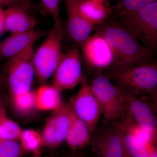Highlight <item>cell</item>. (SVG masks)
Instances as JSON below:
<instances>
[{
    "mask_svg": "<svg viewBox=\"0 0 157 157\" xmlns=\"http://www.w3.org/2000/svg\"><path fill=\"white\" fill-rule=\"evenodd\" d=\"M104 37L114 58L112 67H124L149 62L151 51L130 33L120 23L109 20L95 28Z\"/></svg>",
    "mask_w": 157,
    "mask_h": 157,
    "instance_id": "6da1fadb",
    "label": "cell"
},
{
    "mask_svg": "<svg viewBox=\"0 0 157 157\" xmlns=\"http://www.w3.org/2000/svg\"><path fill=\"white\" fill-rule=\"evenodd\" d=\"M109 76L118 87L126 92L156 98L157 63L148 62L128 67H112Z\"/></svg>",
    "mask_w": 157,
    "mask_h": 157,
    "instance_id": "7a4b0ae2",
    "label": "cell"
},
{
    "mask_svg": "<svg viewBox=\"0 0 157 157\" xmlns=\"http://www.w3.org/2000/svg\"><path fill=\"white\" fill-rule=\"evenodd\" d=\"M63 29L54 25L33 56L35 76L40 83L46 82L52 76L63 55L62 42Z\"/></svg>",
    "mask_w": 157,
    "mask_h": 157,
    "instance_id": "3957f363",
    "label": "cell"
},
{
    "mask_svg": "<svg viewBox=\"0 0 157 157\" xmlns=\"http://www.w3.org/2000/svg\"><path fill=\"white\" fill-rule=\"evenodd\" d=\"M120 17V23L139 42H142L149 49L155 48L157 43V2Z\"/></svg>",
    "mask_w": 157,
    "mask_h": 157,
    "instance_id": "277c9868",
    "label": "cell"
},
{
    "mask_svg": "<svg viewBox=\"0 0 157 157\" xmlns=\"http://www.w3.org/2000/svg\"><path fill=\"white\" fill-rule=\"evenodd\" d=\"M34 45L9 58L6 66V83L11 96L31 90L35 69Z\"/></svg>",
    "mask_w": 157,
    "mask_h": 157,
    "instance_id": "5b68a950",
    "label": "cell"
},
{
    "mask_svg": "<svg viewBox=\"0 0 157 157\" xmlns=\"http://www.w3.org/2000/svg\"><path fill=\"white\" fill-rule=\"evenodd\" d=\"M90 85L101 105L104 121H116L124 116L128 109L121 90L108 77L99 73Z\"/></svg>",
    "mask_w": 157,
    "mask_h": 157,
    "instance_id": "8992f818",
    "label": "cell"
},
{
    "mask_svg": "<svg viewBox=\"0 0 157 157\" xmlns=\"http://www.w3.org/2000/svg\"><path fill=\"white\" fill-rule=\"evenodd\" d=\"M52 86L61 92L72 89L84 78L82 72L81 53L78 46L63 54L52 75Z\"/></svg>",
    "mask_w": 157,
    "mask_h": 157,
    "instance_id": "52a82bcc",
    "label": "cell"
},
{
    "mask_svg": "<svg viewBox=\"0 0 157 157\" xmlns=\"http://www.w3.org/2000/svg\"><path fill=\"white\" fill-rule=\"evenodd\" d=\"M80 84L77 94L69 104L74 113L87 125L92 135L99 123L102 108L85 77Z\"/></svg>",
    "mask_w": 157,
    "mask_h": 157,
    "instance_id": "ba28073f",
    "label": "cell"
},
{
    "mask_svg": "<svg viewBox=\"0 0 157 157\" xmlns=\"http://www.w3.org/2000/svg\"><path fill=\"white\" fill-rule=\"evenodd\" d=\"M104 121V126L93 133V150L98 157H123L124 145L120 124L116 121Z\"/></svg>",
    "mask_w": 157,
    "mask_h": 157,
    "instance_id": "9c48e42d",
    "label": "cell"
},
{
    "mask_svg": "<svg viewBox=\"0 0 157 157\" xmlns=\"http://www.w3.org/2000/svg\"><path fill=\"white\" fill-rule=\"evenodd\" d=\"M88 66L101 71L112 67L114 58L111 48L104 37L96 32L79 45Z\"/></svg>",
    "mask_w": 157,
    "mask_h": 157,
    "instance_id": "30bf717a",
    "label": "cell"
},
{
    "mask_svg": "<svg viewBox=\"0 0 157 157\" xmlns=\"http://www.w3.org/2000/svg\"><path fill=\"white\" fill-rule=\"evenodd\" d=\"M71 108L69 104L63 106L47 120L41 136L42 146L54 150L66 139L71 121Z\"/></svg>",
    "mask_w": 157,
    "mask_h": 157,
    "instance_id": "8fae6325",
    "label": "cell"
},
{
    "mask_svg": "<svg viewBox=\"0 0 157 157\" xmlns=\"http://www.w3.org/2000/svg\"><path fill=\"white\" fill-rule=\"evenodd\" d=\"M67 12L66 32L69 38L79 46L90 36L95 29L86 22L79 13L81 0H63Z\"/></svg>",
    "mask_w": 157,
    "mask_h": 157,
    "instance_id": "7c38bea8",
    "label": "cell"
},
{
    "mask_svg": "<svg viewBox=\"0 0 157 157\" xmlns=\"http://www.w3.org/2000/svg\"><path fill=\"white\" fill-rule=\"evenodd\" d=\"M49 31L33 30L11 34L0 42V59L10 58L34 45L39 39L47 36Z\"/></svg>",
    "mask_w": 157,
    "mask_h": 157,
    "instance_id": "4fadbf2b",
    "label": "cell"
},
{
    "mask_svg": "<svg viewBox=\"0 0 157 157\" xmlns=\"http://www.w3.org/2000/svg\"><path fill=\"white\" fill-rule=\"evenodd\" d=\"M121 90L128 111L137 124L147 131L157 134L156 119L151 107L140 100L138 96L122 90Z\"/></svg>",
    "mask_w": 157,
    "mask_h": 157,
    "instance_id": "5bb4252c",
    "label": "cell"
},
{
    "mask_svg": "<svg viewBox=\"0 0 157 157\" xmlns=\"http://www.w3.org/2000/svg\"><path fill=\"white\" fill-rule=\"evenodd\" d=\"M4 17L6 32L11 34L33 30L36 25L35 18L22 4L4 10Z\"/></svg>",
    "mask_w": 157,
    "mask_h": 157,
    "instance_id": "9a60e30c",
    "label": "cell"
},
{
    "mask_svg": "<svg viewBox=\"0 0 157 157\" xmlns=\"http://www.w3.org/2000/svg\"><path fill=\"white\" fill-rule=\"evenodd\" d=\"M114 9L107 0L104 2L81 0L78 6L82 17L94 28L106 21Z\"/></svg>",
    "mask_w": 157,
    "mask_h": 157,
    "instance_id": "2e32d148",
    "label": "cell"
},
{
    "mask_svg": "<svg viewBox=\"0 0 157 157\" xmlns=\"http://www.w3.org/2000/svg\"><path fill=\"white\" fill-rule=\"evenodd\" d=\"M91 138L87 125L71 109V121L65 139L70 148L73 151L82 148L91 142Z\"/></svg>",
    "mask_w": 157,
    "mask_h": 157,
    "instance_id": "e0dca14e",
    "label": "cell"
},
{
    "mask_svg": "<svg viewBox=\"0 0 157 157\" xmlns=\"http://www.w3.org/2000/svg\"><path fill=\"white\" fill-rule=\"evenodd\" d=\"M37 109L42 110H58L64 104L61 92L52 86H41L36 91Z\"/></svg>",
    "mask_w": 157,
    "mask_h": 157,
    "instance_id": "ac0fdd59",
    "label": "cell"
},
{
    "mask_svg": "<svg viewBox=\"0 0 157 157\" xmlns=\"http://www.w3.org/2000/svg\"><path fill=\"white\" fill-rule=\"evenodd\" d=\"M120 123L124 131L133 135L147 147L155 144L156 134L147 131L137 124L128 111H127L124 116L121 119Z\"/></svg>",
    "mask_w": 157,
    "mask_h": 157,
    "instance_id": "d6986e66",
    "label": "cell"
},
{
    "mask_svg": "<svg viewBox=\"0 0 157 157\" xmlns=\"http://www.w3.org/2000/svg\"><path fill=\"white\" fill-rule=\"evenodd\" d=\"M11 96L13 107L20 114L26 115L37 109L36 92L30 90Z\"/></svg>",
    "mask_w": 157,
    "mask_h": 157,
    "instance_id": "ffe728a7",
    "label": "cell"
},
{
    "mask_svg": "<svg viewBox=\"0 0 157 157\" xmlns=\"http://www.w3.org/2000/svg\"><path fill=\"white\" fill-rule=\"evenodd\" d=\"M23 130L16 122L7 117H0V137L2 140H19Z\"/></svg>",
    "mask_w": 157,
    "mask_h": 157,
    "instance_id": "44dd1931",
    "label": "cell"
},
{
    "mask_svg": "<svg viewBox=\"0 0 157 157\" xmlns=\"http://www.w3.org/2000/svg\"><path fill=\"white\" fill-rule=\"evenodd\" d=\"M21 145L26 152H32L39 154L42 146L41 135L34 130H23L20 137Z\"/></svg>",
    "mask_w": 157,
    "mask_h": 157,
    "instance_id": "7402d4cb",
    "label": "cell"
},
{
    "mask_svg": "<svg viewBox=\"0 0 157 157\" xmlns=\"http://www.w3.org/2000/svg\"><path fill=\"white\" fill-rule=\"evenodd\" d=\"M122 129L124 145L130 155L132 157H147L148 151L146 145L124 131L122 128Z\"/></svg>",
    "mask_w": 157,
    "mask_h": 157,
    "instance_id": "603a6c76",
    "label": "cell"
},
{
    "mask_svg": "<svg viewBox=\"0 0 157 157\" xmlns=\"http://www.w3.org/2000/svg\"><path fill=\"white\" fill-rule=\"evenodd\" d=\"M157 0H117L114 11L119 17L137 11Z\"/></svg>",
    "mask_w": 157,
    "mask_h": 157,
    "instance_id": "cb8c5ba5",
    "label": "cell"
},
{
    "mask_svg": "<svg viewBox=\"0 0 157 157\" xmlns=\"http://www.w3.org/2000/svg\"><path fill=\"white\" fill-rule=\"evenodd\" d=\"M62 0H40L41 8L45 14H49L54 22V25L63 29L60 15V3Z\"/></svg>",
    "mask_w": 157,
    "mask_h": 157,
    "instance_id": "d4e9b609",
    "label": "cell"
},
{
    "mask_svg": "<svg viewBox=\"0 0 157 157\" xmlns=\"http://www.w3.org/2000/svg\"><path fill=\"white\" fill-rule=\"evenodd\" d=\"M26 152L16 140L0 141V157H22Z\"/></svg>",
    "mask_w": 157,
    "mask_h": 157,
    "instance_id": "484cf974",
    "label": "cell"
},
{
    "mask_svg": "<svg viewBox=\"0 0 157 157\" xmlns=\"http://www.w3.org/2000/svg\"><path fill=\"white\" fill-rule=\"evenodd\" d=\"M18 4H22L20 0H0V8H1L6 6H8L9 8Z\"/></svg>",
    "mask_w": 157,
    "mask_h": 157,
    "instance_id": "4316f807",
    "label": "cell"
},
{
    "mask_svg": "<svg viewBox=\"0 0 157 157\" xmlns=\"http://www.w3.org/2000/svg\"><path fill=\"white\" fill-rule=\"evenodd\" d=\"M6 32L5 25L4 10L0 8V36Z\"/></svg>",
    "mask_w": 157,
    "mask_h": 157,
    "instance_id": "83f0119b",
    "label": "cell"
},
{
    "mask_svg": "<svg viewBox=\"0 0 157 157\" xmlns=\"http://www.w3.org/2000/svg\"><path fill=\"white\" fill-rule=\"evenodd\" d=\"M21 4L27 8L30 12H33L35 10V6L32 0H20Z\"/></svg>",
    "mask_w": 157,
    "mask_h": 157,
    "instance_id": "f1b7e54d",
    "label": "cell"
},
{
    "mask_svg": "<svg viewBox=\"0 0 157 157\" xmlns=\"http://www.w3.org/2000/svg\"><path fill=\"white\" fill-rule=\"evenodd\" d=\"M148 151L147 157H157V149L155 144L147 147Z\"/></svg>",
    "mask_w": 157,
    "mask_h": 157,
    "instance_id": "f546056e",
    "label": "cell"
},
{
    "mask_svg": "<svg viewBox=\"0 0 157 157\" xmlns=\"http://www.w3.org/2000/svg\"><path fill=\"white\" fill-rule=\"evenodd\" d=\"M7 114L6 107L2 101L0 100V117Z\"/></svg>",
    "mask_w": 157,
    "mask_h": 157,
    "instance_id": "4dcf8cb0",
    "label": "cell"
},
{
    "mask_svg": "<svg viewBox=\"0 0 157 157\" xmlns=\"http://www.w3.org/2000/svg\"><path fill=\"white\" fill-rule=\"evenodd\" d=\"M123 157H132L129 154L128 151H127V150L126 149L125 147H124V146L123 155Z\"/></svg>",
    "mask_w": 157,
    "mask_h": 157,
    "instance_id": "1f68e13d",
    "label": "cell"
},
{
    "mask_svg": "<svg viewBox=\"0 0 157 157\" xmlns=\"http://www.w3.org/2000/svg\"><path fill=\"white\" fill-rule=\"evenodd\" d=\"M94 1H98V2H104L107 1V0H94Z\"/></svg>",
    "mask_w": 157,
    "mask_h": 157,
    "instance_id": "d6a6232c",
    "label": "cell"
},
{
    "mask_svg": "<svg viewBox=\"0 0 157 157\" xmlns=\"http://www.w3.org/2000/svg\"><path fill=\"white\" fill-rule=\"evenodd\" d=\"M33 157H42L41 156H40L39 155V154H36V155L34 156Z\"/></svg>",
    "mask_w": 157,
    "mask_h": 157,
    "instance_id": "836d02e7",
    "label": "cell"
},
{
    "mask_svg": "<svg viewBox=\"0 0 157 157\" xmlns=\"http://www.w3.org/2000/svg\"><path fill=\"white\" fill-rule=\"evenodd\" d=\"M75 157L73 156H67V157Z\"/></svg>",
    "mask_w": 157,
    "mask_h": 157,
    "instance_id": "e575fe53",
    "label": "cell"
},
{
    "mask_svg": "<svg viewBox=\"0 0 157 157\" xmlns=\"http://www.w3.org/2000/svg\"><path fill=\"white\" fill-rule=\"evenodd\" d=\"M2 140L1 139V137H0V141H2Z\"/></svg>",
    "mask_w": 157,
    "mask_h": 157,
    "instance_id": "d590c367",
    "label": "cell"
}]
</instances>
